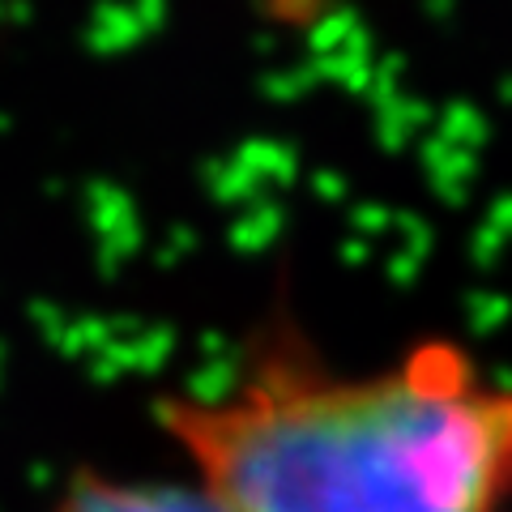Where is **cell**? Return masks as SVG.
I'll list each match as a JSON object with an SVG mask.
<instances>
[{
  "mask_svg": "<svg viewBox=\"0 0 512 512\" xmlns=\"http://www.w3.org/2000/svg\"><path fill=\"white\" fill-rule=\"evenodd\" d=\"M218 512H495L512 397L402 372L171 414Z\"/></svg>",
  "mask_w": 512,
  "mask_h": 512,
  "instance_id": "cell-1",
  "label": "cell"
},
{
  "mask_svg": "<svg viewBox=\"0 0 512 512\" xmlns=\"http://www.w3.org/2000/svg\"><path fill=\"white\" fill-rule=\"evenodd\" d=\"M60 512H218L210 495L184 491V487H163V483H77L73 495L64 500Z\"/></svg>",
  "mask_w": 512,
  "mask_h": 512,
  "instance_id": "cell-2",
  "label": "cell"
}]
</instances>
